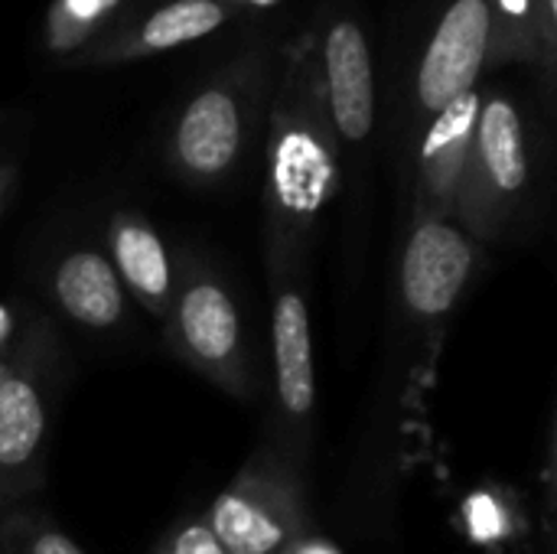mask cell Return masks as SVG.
Segmentation results:
<instances>
[{
  "mask_svg": "<svg viewBox=\"0 0 557 554\" xmlns=\"http://www.w3.org/2000/svg\"><path fill=\"white\" fill-rule=\"evenodd\" d=\"M343 176V150L323 101L313 29L281 52L264 150V264L304 271L307 248Z\"/></svg>",
  "mask_w": 557,
  "mask_h": 554,
  "instance_id": "6da1fadb",
  "label": "cell"
},
{
  "mask_svg": "<svg viewBox=\"0 0 557 554\" xmlns=\"http://www.w3.org/2000/svg\"><path fill=\"white\" fill-rule=\"evenodd\" d=\"M271 65L261 46L212 72L173 114L163 137V160L176 180L196 189L222 186L242 167L264 98Z\"/></svg>",
  "mask_w": 557,
  "mask_h": 554,
  "instance_id": "7a4b0ae2",
  "label": "cell"
},
{
  "mask_svg": "<svg viewBox=\"0 0 557 554\" xmlns=\"http://www.w3.org/2000/svg\"><path fill=\"white\" fill-rule=\"evenodd\" d=\"M62 343L49 317H29L0 349V513L42 490Z\"/></svg>",
  "mask_w": 557,
  "mask_h": 554,
  "instance_id": "3957f363",
  "label": "cell"
},
{
  "mask_svg": "<svg viewBox=\"0 0 557 554\" xmlns=\"http://www.w3.org/2000/svg\"><path fill=\"white\" fill-rule=\"evenodd\" d=\"M163 323L170 349L196 376L232 398H251L255 376L235 291L202 255H176V284Z\"/></svg>",
  "mask_w": 557,
  "mask_h": 554,
  "instance_id": "277c9868",
  "label": "cell"
},
{
  "mask_svg": "<svg viewBox=\"0 0 557 554\" xmlns=\"http://www.w3.org/2000/svg\"><path fill=\"white\" fill-rule=\"evenodd\" d=\"M532 176L525 121L503 91H480V114L450 219L480 245L516 219Z\"/></svg>",
  "mask_w": 557,
  "mask_h": 554,
  "instance_id": "5b68a950",
  "label": "cell"
},
{
  "mask_svg": "<svg viewBox=\"0 0 557 554\" xmlns=\"http://www.w3.org/2000/svg\"><path fill=\"white\" fill-rule=\"evenodd\" d=\"M202 516L225 554H287L307 535L304 470L268 444Z\"/></svg>",
  "mask_w": 557,
  "mask_h": 554,
  "instance_id": "8992f818",
  "label": "cell"
},
{
  "mask_svg": "<svg viewBox=\"0 0 557 554\" xmlns=\"http://www.w3.org/2000/svg\"><path fill=\"white\" fill-rule=\"evenodd\" d=\"M271 284V353H274V444L304 470L317 428V369L304 271L274 268Z\"/></svg>",
  "mask_w": 557,
  "mask_h": 554,
  "instance_id": "52a82bcc",
  "label": "cell"
},
{
  "mask_svg": "<svg viewBox=\"0 0 557 554\" xmlns=\"http://www.w3.org/2000/svg\"><path fill=\"white\" fill-rule=\"evenodd\" d=\"M480 271V242L454 219L411 216L398 264V294L408 320L421 330L444 323Z\"/></svg>",
  "mask_w": 557,
  "mask_h": 554,
  "instance_id": "ba28073f",
  "label": "cell"
},
{
  "mask_svg": "<svg viewBox=\"0 0 557 554\" xmlns=\"http://www.w3.org/2000/svg\"><path fill=\"white\" fill-rule=\"evenodd\" d=\"M238 16L222 0H160L147 10L127 13L91 46L59 62L62 69H117L189 42H199Z\"/></svg>",
  "mask_w": 557,
  "mask_h": 554,
  "instance_id": "9c48e42d",
  "label": "cell"
},
{
  "mask_svg": "<svg viewBox=\"0 0 557 554\" xmlns=\"http://www.w3.org/2000/svg\"><path fill=\"white\" fill-rule=\"evenodd\" d=\"M490 0H447L414 75V104L421 121L476 88L486 72Z\"/></svg>",
  "mask_w": 557,
  "mask_h": 554,
  "instance_id": "30bf717a",
  "label": "cell"
},
{
  "mask_svg": "<svg viewBox=\"0 0 557 554\" xmlns=\"http://www.w3.org/2000/svg\"><path fill=\"white\" fill-rule=\"evenodd\" d=\"M323 101L339 150L362 147L375 127V62L369 39L352 16H336L313 29Z\"/></svg>",
  "mask_w": 557,
  "mask_h": 554,
  "instance_id": "8fae6325",
  "label": "cell"
},
{
  "mask_svg": "<svg viewBox=\"0 0 557 554\" xmlns=\"http://www.w3.org/2000/svg\"><path fill=\"white\" fill-rule=\"evenodd\" d=\"M480 114V91L454 98L437 114L424 118L414 147V180H411V216H444L450 219L467 153L473 144Z\"/></svg>",
  "mask_w": 557,
  "mask_h": 554,
  "instance_id": "7c38bea8",
  "label": "cell"
},
{
  "mask_svg": "<svg viewBox=\"0 0 557 554\" xmlns=\"http://www.w3.org/2000/svg\"><path fill=\"white\" fill-rule=\"evenodd\" d=\"M46 284L55 310L88 333H114L127 323V294L95 242H72L55 251Z\"/></svg>",
  "mask_w": 557,
  "mask_h": 554,
  "instance_id": "4fadbf2b",
  "label": "cell"
},
{
  "mask_svg": "<svg viewBox=\"0 0 557 554\" xmlns=\"http://www.w3.org/2000/svg\"><path fill=\"white\" fill-rule=\"evenodd\" d=\"M101 248L127 294L150 317L163 320L176 284V255L157 225L137 209H114L104 219Z\"/></svg>",
  "mask_w": 557,
  "mask_h": 554,
  "instance_id": "5bb4252c",
  "label": "cell"
},
{
  "mask_svg": "<svg viewBox=\"0 0 557 554\" xmlns=\"http://www.w3.org/2000/svg\"><path fill=\"white\" fill-rule=\"evenodd\" d=\"M539 65L545 78L557 65V0H490L486 69Z\"/></svg>",
  "mask_w": 557,
  "mask_h": 554,
  "instance_id": "9a60e30c",
  "label": "cell"
},
{
  "mask_svg": "<svg viewBox=\"0 0 557 554\" xmlns=\"http://www.w3.org/2000/svg\"><path fill=\"white\" fill-rule=\"evenodd\" d=\"M124 16V0H52L42 16V49L59 62L72 59Z\"/></svg>",
  "mask_w": 557,
  "mask_h": 554,
  "instance_id": "2e32d148",
  "label": "cell"
},
{
  "mask_svg": "<svg viewBox=\"0 0 557 554\" xmlns=\"http://www.w3.org/2000/svg\"><path fill=\"white\" fill-rule=\"evenodd\" d=\"M0 554H88L29 503L0 513Z\"/></svg>",
  "mask_w": 557,
  "mask_h": 554,
  "instance_id": "e0dca14e",
  "label": "cell"
},
{
  "mask_svg": "<svg viewBox=\"0 0 557 554\" xmlns=\"http://www.w3.org/2000/svg\"><path fill=\"white\" fill-rule=\"evenodd\" d=\"M150 554H225L219 539L212 535L206 516H193L186 522H180L176 529H170Z\"/></svg>",
  "mask_w": 557,
  "mask_h": 554,
  "instance_id": "ac0fdd59",
  "label": "cell"
},
{
  "mask_svg": "<svg viewBox=\"0 0 557 554\" xmlns=\"http://www.w3.org/2000/svg\"><path fill=\"white\" fill-rule=\"evenodd\" d=\"M20 183V160L16 157H0V216Z\"/></svg>",
  "mask_w": 557,
  "mask_h": 554,
  "instance_id": "d6986e66",
  "label": "cell"
},
{
  "mask_svg": "<svg viewBox=\"0 0 557 554\" xmlns=\"http://www.w3.org/2000/svg\"><path fill=\"white\" fill-rule=\"evenodd\" d=\"M225 7H232L235 13H245V10H271L277 7L281 0H222Z\"/></svg>",
  "mask_w": 557,
  "mask_h": 554,
  "instance_id": "ffe728a7",
  "label": "cell"
},
{
  "mask_svg": "<svg viewBox=\"0 0 557 554\" xmlns=\"http://www.w3.org/2000/svg\"><path fill=\"white\" fill-rule=\"evenodd\" d=\"M10 124H13L10 121V111L0 108V157H10V144H7L10 140Z\"/></svg>",
  "mask_w": 557,
  "mask_h": 554,
  "instance_id": "44dd1931",
  "label": "cell"
}]
</instances>
